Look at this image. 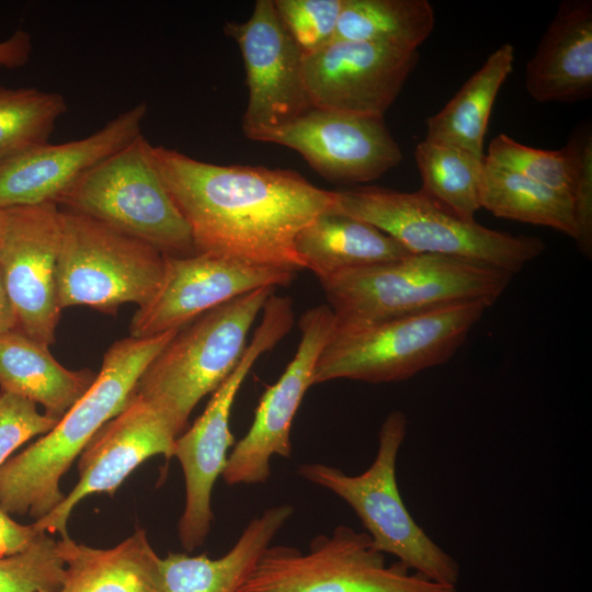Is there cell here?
<instances>
[{
    "instance_id": "6da1fadb",
    "label": "cell",
    "mask_w": 592,
    "mask_h": 592,
    "mask_svg": "<svg viewBox=\"0 0 592 592\" xmlns=\"http://www.w3.org/2000/svg\"><path fill=\"white\" fill-rule=\"evenodd\" d=\"M151 153L196 253L304 270L294 247L296 235L331 208L333 191L292 170L220 166L163 146H152Z\"/></svg>"
},
{
    "instance_id": "7a4b0ae2",
    "label": "cell",
    "mask_w": 592,
    "mask_h": 592,
    "mask_svg": "<svg viewBox=\"0 0 592 592\" xmlns=\"http://www.w3.org/2000/svg\"><path fill=\"white\" fill-rule=\"evenodd\" d=\"M178 331L129 335L107 349L93 384L55 428L0 467L4 512L37 521L64 501L60 478L93 435L122 411L143 372Z\"/></svg>"
},
{
    "instance_id": "3957f363",
    "label": "cell",
    "mask_w": 592,
    "mask_h": 592,
    "mask_svg": "<svg viewBox=\"0 0 592 592\" xmlns=\"http://www.w3.org/2000/svg\"><path fill=\"white\" fill-rule=\"evenodd\" d=\"M512 276L477 262L410 253L319 281L335 329L346 330L457 303L482 300L492 306Z\"/></svg>"
},
{
    "instance_id": "277c9868",
    "label": "cell",
    "mask_w": 592,
    "mask_h": 592,
    "mask_svg": "<svg viewBox=\"0 0 592 592\" xmlns=\"http://www.w3.org/2000/svg\"><path fill=\"white\" fill-rule=\"evenodd\" d=\"M330 209L378 228L410 253L462 259L513 275L545 250L538 237L512 235L467 220L421 190H338Z\"/></svg>"
},
{
    "instance_id": "5b68a950",
    "label": "cell",
    "mask_w": 592,
    "mask_h": 592,
    "mask_svg": "<svg viewBox=\"0 0 592 592\" xmlns=\"http://www.w3.org/2000/svg\"><path fill=\"white\" fill-rule=\"evenodd\" d=\"M491 305L465 301L334 330L316 365L314 385L334 379L395 383L448 362Z\"/></svg>"
},
{
    "instance_id": "8992f818",
    "label": "cell",
    "mask_w": 592,
    "mask_h": 592,
    "mask_svg": "<svg viewBox=\"0 0 592 592\" xmlns=\"http://www.w3.org/2000/svg\"><path fill=\"white\" fill-rule=\"evenodd\" d=\"M406 434V414L391 411L380 426L375 459L362 474L346 475L323 463L301 464L297 474L345 501L380 553L428 580L456 587L458 562L414 521L398 488L397 457Z\"/></svg>"
},
{
    "instance_id": "52a82bcc",
    "label": "cell",
    "mask_w": 592,
    "mask_h": 592,
    "mask_svg": "<svg viewBox=\"0 0 592 592\" xmlns=\"http://www.w3.org/2000/svg\"><path fill=\"white\" fill-rule=\"evenodd\" d=\"M276 287L265 286L213 308L175 333L140 375L134 394L156 406L178 435L195 406L240 361L250 328Z\"/></svg>"
},
{
    "instance_id": "ba28073f",
    "label": "cell",
    "mask_w": 592,
    "mask_h": 592,
    "mask_svg": "<svg viewBox=\"0 0 592 592\" xmlns=\"http://www.w3.org/2000/svg\"><path fill=\"white\" fill-rule=\"evenodd\" d=\"M238 592H457L385 555L366 532L346 525L320 534L308 551L270 545Z\"/></svg>"
},
{
    "instance_id": "9c48e42d",
    "label": "cell",
    "mask_w": 592,
    "mask_h": 592,
    "mask_svg": "<svg viewBox=\"0 0 592 592\" xmlns=\"http://www.w3.org/2000/svg\"><path fill=\"white\" fill-rule=\"evenodd\" d=\"M143 134L83 177L59 204L156 248L163 255L196 254L191 230L155 164Z\"/></svg>"
},
{
    "instance_id": "30bf717a",
    "label": "cell",
    "mask_w": 592,
    "mask_h": 592,
    "mask_svg": "<svg viewBox=\"0 0 592 592\" xmlns=\"http://www.w3.org/2000/svg\"><path fill=\"white\" fill-rule=\"evenodd\" d=\"M57 296L61 309L88 306L115 314L148 303L162 280L164 255L150 244L73 210H61Z\"/></svg>"
},
{
    "instance_id": "8fae6325",
    "label": "cell",
    "mask_w": 592,
    "mask_h": 592,
    "mask_svg": "<svg viewBox=\"0 0 592 592\" xmlns=\"http://www.w3.org/2000/svg\"><path fill=\"white\" fill-rule=\"evenodd\" d=\"M293 323L292 299L271 295L240 361L213 392L203 413L175 439L173 457L180 462L185 481V505L178 533L187 551L203 545L210 531L213 488L223 476L229 448L235 444L229 420L236 396L258 358L272 350L289 332Z\"/></svg>"
},
{
    "instance_id": "7c38bea8",
    "label": "cell",
    "mask_w": 592,
    "mask_h": 592,
    "mask_svg": "<svg viewBox=\"0 0 592 592\" xmlns=\"http://www.w3.org/2000/svg\"><path fill=\"white\" fill-rule=\"evenodd\" d=\"M61 229V210L55 203L3 209L0 271L15 331L47 348L55 342L62 310L56 281Z\"/></svg>"
},
{
    "instance_id": "4fadbf2b",
    "label": "cell",
    "mask_w": 592,
    "mask_h": 592,
    "mask_svg": "<svg viewBox=\"0 0 592 592\" xmlns=\"http://www.w3.org/2000/svg\"><path fill=\"white\" fill-rule=\"evenodd\" d=\"M224 31L237 42L243 60L249 98L242 130L248 138L259 141L314 107L304 80V55L273 0H258L247 21L227 22Z\"/></svg>"
},
{
    "instance_id": "5bb4252c",
    "label": "cell",
    "mask_w": 592,
    "mask_h": 592,
    "mask_svg": "<svg viewBox=\"0 0 592 592\" xmlns=\"http://www.w3.org/2000/svg\"><path fill=\"white\" fill-rule=\"evenodd\" d=\"M300 342L278 380L267 387L255 408L253 421L229 453L224 481L229 486L264 483L271 476V459L292 455L291 429L310 386L319 356L335 330L328 305L305 311L298 322Z\"/></svg>"
},
{
    "instance_id": "9a60e30c",
    "label": "cell",
    "mask_w": 592,
    "mask_h": 592,
    "mask_svg": "<svg viewBox=\"0 0 592 592\" xmlns=\"http://www.w3.org/2000/svg\"><path fill=\"white\" fill-rule=\"evenodd\" d=\"M295 276V271L251 265L208 253L164 255L159 288L135 311L130 337L148 338L179 330L238 296L265 286H286Z\"/></svg>"
},
{
    "instance_id": "2e32d148",
    "label": "cell",
    "mask_w": 592,
    "mask_h": 592,
    "mask_svg": "<svg viewBox=\"0 0 592 592\" xmlns=\"http://www.w3.org/2000/svg\"><path fill=\"white\" fill-rule=\"evenodd\" d=\"M178 433L170 420L151 402L130 395L122 411L89 441L78 462L79 481L49 514L34 522L45 533L69 538L67 523L73 508L89 494L113 496L141 463L161 455L173 457Z\"/></svg>"
},
{
    "instance_id": "e0dca14e",
    "label": "cell",
    "mask_w": 592,
    "mask_h": 592,
    "mask_svg": "<svg viewBox=\"0 0 592 592\" xmlns=\"http://www.w3.org/2000/svg\"><path fill=\"white\" fill-rule=\"evenodd\" d=\"M418 60V50L334 39L304 56V80L314 107L384 117Z\"/></svg>"
},
{
    "instance_id": "ac0fdd59",
    "label": "cell",
    "mask_w": 592,
    "mask_h": 592,
    "mask_svg": "<svg viewBox=\"0 0 592 592\" xmlns=\"http://www.w3.org/2000/svg\"><path fill=\"white\" fill-rule=\"evenodd\" d=\"M303 156L327 181L340 184L376 180L403 159L384 117L311 107L261 137Z\"/></svg>"
},
{
    "instance_id": "d6986e66",
    "label": "cell",
    "mask_w": 592,
    "mask_h": 592,
    "mask_svg": "<svg viewBox=\"0 0 592 592\" xmlns=\"http://www.w3.org/2000/svg\"><path fill=\"white\" fill-rule=\"evenodd\" d=\"M147 112L143 101L88 137L47 143L0 159V208L58 205L83 177L141 134Z\"/></svg>"
},
{
    "instance_id": "ffe728a7",
    "label": "cell",
    "mask_w": 592,
    "mask_h": 592,
    "mask_svg": "<svg viewBox=\"0 0 592 592\" xmlns=\"http://www.w3.org/2000/svg\"><path fill=\"white\" fill-rule=\"evenodd\" d=\"M537 102H578L592 95V1L563 0L525 67Z\"/></svg>"
},
{
    "instance_id": "44dd1931",
    "label": "cell",
    "mask_w": 592,
    "mask_h": 592,
    "mask_svg": "<svg viewBox=\"0 0 592 592\" xmlns=\"http://www.w3.org/2000/svg\"><path fill=\"white\" fill-rule=\"evenodd\" d=\"M294 513L289 504L265 509L221 557L168 553L161 558L164 592H238L263 551Z\"/></svg>"
},
{
    "instance_id": "7402d4cb",
    "label": "cell",
    "mask_w": 592,
    "mask_h": 592,
    "mask_svg": "<svg viewBox=\"0 0 592 592\" xmlns=\"http://www.w3.org/2000/svg\"><path fill=\"white\" fill-rule=\"evenodd\" d=\"M59 543L65 559L59 592H164L161 558L143 528L107 549L70 537Z\"/></svg>"
},
{
    "instance_id": "603a6c76",
    "label": "cell",
    "mask_w": 592,
    "mask_h": 592,
    "mask_svg": "<svg viewBox=\"0 0 592 592\" xmlns=\"http://www.w3.org/2000/svg\"><path fill=\"white\" fill-rule=\"evenodd\" d=\"M96 374L72 371L55 360L49 348L13 330L0 334V389L39 403L59 421L86 394Z\"/></svg>"
},
{
    "instance_id": "cb8c5ba5",
    "label": "cell",
    "mask_w": 592,
    "mask_h": 592,
    "mask_svg": "<svg viewBox=\"0 0 592 592\" xmlns=\"http://www.w3.org/2000/svg\"><path fill=\"white\" fill-rule=\"evenodd\" d=\"M294 247L304 269L319 280L410 254L378 228L331 209L304 226L296 235Z\"/></svg>"
},
{
    "instance_id": "d4e9b609",
    "label": "cell",
    "mask_w": 592,
    "mask_h": 592,
    "mask_svg": "<svg viewBox=\"0 0 592 592\" xmlns=\"http://www.w3.org/2000/svg\"><path fill=\"white\" fill-rule=\"evenodd\" d=\"M514 47L505 43L463 84L436 114L426 119L425 139L485 158L483 139L494 100L512 72Z\"/></svg>"
},
{
    "instance_id": "484cf974",
    "label": "cell",
    "mask_w": 592,
    "mask_h": 592,
    "mask_svg": "<svg viewBox=\"0 0 592 592\" xmlns=\"http://www.w3.org/2000/svg\"><path fill=\"white\" fill-rule=\"evenodd\" d=\"M480 207L496 217L556 229L576 239L577 224L570 196L517 172L485 162Z\"/></svg>"
},
{
    "instance_id": "4316f807",
    "label": "cell",
    "mask_w": 592,
    "mask_h": 592,
    "mask_svg": "<svg viewBox=\"0 0 592 592\" xmlns=\"http://www.w3.org/2000/svg\"><path fill=\"white\" fill-rule=\"evenodd\" d=\"M426 0H343L334 39L417 50L434 27Z\"/></svg>"
},
{
    "instance_id": "83f0119b",
    "label": "cell",
    "mask_w": 592,
    "mask_h": 592,
    "mask_svg": "<svg viewBox=\"0 0 592 592\" xmlns=\"http://www.w3.org/2000/svg\"><path fill=\"white\" fill-rule=\"evenodd\" d=\"M425 194L458 216L475 220L480 207L485 158L445 144L423 139L414 150Z\"/></svg>"
},
{
    "instance_id": "f1b7e54d",
    "label": "cell",
    "mask_w": 592,
    "mask_h": 592,
    "mask_svg": "<svg viewBox=\"0 0 592 592\" xmlns=\"http://www.w3.org/2000/svg\"><path fill=\"white\" fill-rule=\"evenodd\" d=\"M67 110L58 92L0 86V159L47 144Z\"/></svg>"
},
{
    "instance_id": "f546056e",
    "label": "cell",
    "mask_w": 592,
    "mask_h": 592,
    "mask_svg": "<svg viewBox=\"0 0 592 592\" xmlns=\"http://www.w3.org/2000/svg\"><path fill=\"white\" fill-rule=\"evenodd\" d=\"M582 138L572 140L558 150H545L523 145L501 133L488 146L485 162L517 172L570 196L573 201Z\"/></svg>"
},
{
    "instance_id": "4dcf8cb0",
    "label": "cell",
    "mask_w": 592,
    "mask_h": 592,
    "mask_svg": "<svg viewBox=\"0 0 592 592\" xmlns=\"http://www.w3.org/2000/svg\"><path fill=\"white\" fill-rule=\"evenodd\" d=\"M64 573L60 543L44 533L26 550L0 558V592H59Z\"/></svg>"
},
{
    "instance_id": "1f68e13d",
    "label": "cell",
    "mask_w": 592,
    "mask_h": 592,
    "mask_svg": "<svg viewBox=\"0 0 592 592\" xmlns=\"http://www.w3.org/2000/svg\"><path fill=\"white\" fill-rule=\"evenodd\" d=\"M276 13L304 56L330 43L343 0H273Z\"/></svg>"
},
{
    "instance_id": "d6a6232c",
    "label": "cell",
    "mask_w": 592,
    "mask_h": 592,
    "mask_svg": "<svg viewBox=\"0 0 592 592\" xmlns=\"http://www.w3.org/2000/svg\"><path fill=\"white\" fill-rule=\"evenodd\" d=\"M57 423L45 413H39L34 402L0 392V467L15 449L34 436L48 433Z\"/></svg>"
},
{
    "instance_id": "836d02e7",
    "label": "cell",
    "mask_w": 592,
    "mask_h": 592,
    "mask_svg": "<svg viewBox=\"0 0 592 592\" xmlns=\"http://www.w3.org/2000/svg\"><path fill=\"white\" fill-rule=\"evenodd\" d=\"M573 209L577 224L576 242L581 253H592V138H582L580 168L573 193Z\"/></svg>"
},
{
    "instance_id": "e575fe53",
    "label": "cell",
    "mask_w": 592,
    "mask_h": 592,
    "mask_svg": "<svg viewBox=\"0 0 592 592\" xmlns=\"http://www.w3.org/2000/svg\"><path fill=\"white\" fill-rule=\"evenodd\" d=\"M44 533L34 523H18L0 508V558L26 550Z\"/></svg>"
},
{
    "instance_id": "d590c367",
    "label": "cell",
    "mask_w": 592,
    "mask_h": 592,
    "mask_svg": "<svg viewBox=\"0 0 592 592\" xmlns=\"http://www.w3.org/2000/svg\"><path fill=\"white\" fill-rule=\"evenodd\" d=\"M33 50V41L24 30L14 31L0 42V67L7 69L21 68L27 64Z\"/></svg>"
},
{
    "instance_id": "8d00e7d4",
    "label": "cell",
    "mask_w": 592,
    "mask_h": 592,
    "mask_svg": "<svg viewBox=\"0 0 592 592\" xmlns=\"http://www.w3.org/2000/svg\"><path fill=\"white\" fill-rule=\"evenodd\" d=\"M15 315L0 271V334L15 330Z\"/></svg>"
},
{
    "instance_id": "74e56055",
    "label": "cell",
    "mask_w": 592,
    "mask_h": 592,
    "mask_svg": "<svg viewBox=\"0 0 592 592\" xmlns=\"http://www.w3.org/2000/svg\"><path fill=\"white\" fill-rule=\"evenodd\" d=\"M2 215H3V209L0 208V227H1V221H2Z\"/></svg>"
},
{
    "instance_id": "f35d334b",
    "label": "cell",
    "mask_w": 592,
    "mask_h": 592,
    "mask_svg": "<svg viewBox=\"0 0 592 592\" xmlns=\"http://www.w3.org/2000/svg\"><path fill=\"white\" fill-rule=\"evenodd\" d=\"M39 592H49V591H39Z\"/></svg>"
}]
</instances>
